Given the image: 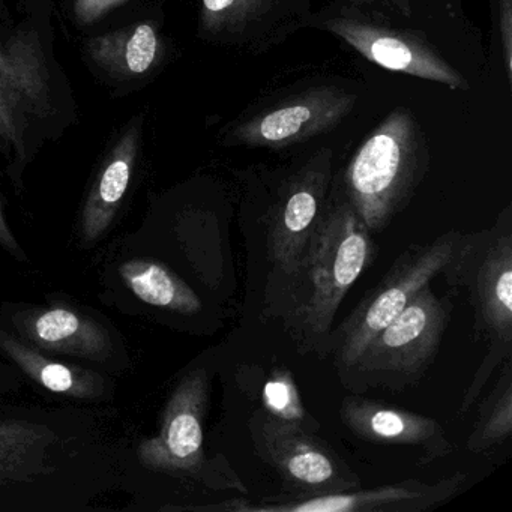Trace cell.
I'll return each instance as SVG.
<instances>
[{
  "label": "cell",
  "instance_id": "cell-1",
  "mask_svg": "<svg viewBox=\"0 0 512 512\" xmlns=\"http://www.w3.org/2000/svg\"><path fill=\"white\" fill-rule=\"evenodd\" d=\"M374 254L373 233L335 193L326 200L295 271L266 286V313L281 320L301 355L325 359L341 302Z\"/></svg>",
  "mask_w": 512,
  "mask_h": 512
},
{
  "label": "cell",
  "instance_id": "cell-2",
  "mask_svg": "<svg viewBox=\"0 0 512 512\" xmlns=\"http://www.w3.org/2000/svg\"><path fill=\"white\" fill-rule=\"evenodd\" d=\"M427 170L424 133L409 110L397 109L356 152L337 194L379 233L406 208Z\"/></svg>",
  "mask_w": 512,
  "mask_h": 512
},
{
  "label": "cell",
  "instance_id": "cell-3",
  "mask_svg": "<svg viewBox=\"0 0 512 512\" xmlns=\"http://www.w3.org/2000/svg\"><path fill=\"white\" fill-rule=\"evenodd\" d=\"M452 308L449 298L437 296L430 284L422 287L338 376L344 388L362 394L368 389L401 392L416 385L439 353Z\"/></svg>",
  "mask_w": 512,
  "mask_h": 512
},
{
  "label": "cell",
  "instance_id": "cell-4",
  "mask_svg": "<svg viewBox=\"0 0 512 512\" xmlns=\"http://www.w3.org/2000/svg\"><path fill=\"white\" fill-rule=\"evenodd\" d=\"M460 232L449 230L424 244L407 247L376 287L332 328L325 359L331 361L338 376L346 373L367 344L388 326L422 287L442 275L457 247Z\"/></svg>",
  "mask_w": 512,
  "mask_h": 512
},
{
  "label": "cell",
  "instance_id": "cell-5",
  "mask_svg": "<svg viewBox=\"0 0 512 512\" xmlns=\"http://www.w3.org/2000/svg\"><path fill=\"white\" fill-rule=\"evenodd\" d=\"M446 283L461 287L473 310L475 340L512 347V224L506 208L490 229L461 233L442 271Z\"/></svg>",
  "mask_w": 512,
  "mask_h": 512
},
{
  "label": "cell",
  "instance_id": "cell-6",
  "mask_svg": "<svg viewBox=\"0 0 512 512\" xmlns=\"http://www.w3.org/2000/svg\"><path fill=\"white\" fill-rule=\"evenodd\" d=\"M209 386L211 380L205 368L185 374L167 400L160 431L140 443L137 457L152 472L188 476L212 487H236L245 493L230 467L215 469L206 460L203 443Z\"/></svg>",
  "mask_w": 512,
  "mask_h": 512
},
{
  "label": "cell",
  "instance_id": "cell-7",
  "mask_svg": "<svg viewBox=\"0 0 512 512\" xmlns=\"http://www.w3.org/2000/svg\"><path fill=\"white\" fill-rule=\"evenodd\" d=\"M260 460L280 476L283 497H311L361 487L352 467L314 431L256 410L248 421Z\"/></svg>",
  "mask_w": 512,
  "mask_h": 512
},
{
  "label": "cell",
  "instance_id": "cell-8",
  "mask_svg": "<svg viewBox=\"0 0 512 512\" xmlns=\"http://www.w3.org/2000/svg\"><path fill=\"white\" fill-rule=\"evenodd\" d=\"M467 475L455 472L439 481L407 479L374 488H353L311 497H265L257 503L230 500L221 505L194 506V511L232 512H425L443 505L463 490Z\"/></svg>",
  "mask_w": 512,
  "mask_h": 512
},
{
  "label": "cell",
  "instance_id": "cell-9",
  "mask_svg": "<svg viewBox=\"0 0 512 512\" xmlns=\"http://www.w3.org/2000/svg\"><path fill=\"white\" fill-rule=\"evenodd\" d=\"M49 71L43 47L31 31L0 40V139L20 158L34 122L52 113Z\"/></svg>",
  "mask_w": 512,
  "mask_h": 512
},
{
  "label": "cell",
  "instance_id": "cell-10",
  "mask_svg": "<svg viewBox=\"0 0 512 512\" xmlns=\"http://www.w3.org/2000/svg\"><path fill=\"white\" fill-rule=\"evenodd\" d=\"M331 152H319L281 188L266 224L268 280L292 274L322 215L331 184Z\"/></svg>",
  "mask_w": 512,
  "mask_h": 512
},
{
  "label": "cell",
  "instance_id": "cell-11",
  "mask_svg": "<svg viewBox=\"0 0 512 512\" xmlns=\"http://www.w3.org/2000/svg\"><path fill=\"white\" fill-rule=\"evenodd\" d=\"M355 104L356 97L349 92L311 89L236 125L229 143L245 148H289L337 127Z\"/></svg>",
  "mask_w": 512,
  "mask_h": 512
},
{
  "label": "cell",
  "instance_id": "cell-12",
  "mask_svg": "<svg viewBox=\"0 0 512 512\" xmlns=\"http://www.w3.org/2000/svg\"><path fill=\"white\" fill-rule=\"evenodd\" d=\"M325 28L346 41L368 62L385 70L430 80L458 91L469 89L467 80L418 35L346 14L332 17Z\"/></svg>",
  "mask_w": 512,
  "mask_h": 512
},
{
  "label": "cell",
  "instance_id": "cell-13",
  "mask_svg": "<svg viewBox=\"0 0 512 512\" xmlns=\"http://www.w3.org/2000/svg\"><path fill=\"white\" fill-rule=\"evenodd\" d=\"M338 415L344 427L364 442L421 449V466L448 457L455 451L445 428L422 413L349 395L341 400Z\"/></svg>",
  "mask_w": 512,
  "mask_h": 512
},
{
  "label": "cell",
  "instance_id": "cell-14",
  "mask_svg": "<svg viewBox=\"0 0 512 512\" xmlns=\"http://www.w3.org/2000/svg\"><path fill=\"white\" fill-rule=\"evenodd\" d=\"M31 346L46 352L106 361L112 353L109 331L97 320L65 307L20 311L13 320Z\"/></svg>",
  "mask_w": 512,
  "mask_h": 512
},
{
  "label": "cell",
  "instance_id": "cell-15",
  "mask_svg": "<svg viewBox=\"0 0 512 512\" xmlns=\"http://www.w3.org/2000/svg\"><path fill=\"white\" fill-rule=\"evenodd\" d=\"M64 440L46 422L0 419V490L55 475Z\"/></svg>",
  "mask_w": 512,
  "mask_h": 512
},
{
  "label": "cell",
  "instance_id": "cell-16",
  "mask_svg": "<svg viewBox=\"0 0 512 512\" xmlns=\"http://www.w3.org/2000/svg\"><path fill=\"white\" fill-rule=\"evenodd\" d=\"M140 124L131 125L113 146L101 167L100 175L89 193L80 221L83 244L103 238L121 208L130 187L139 152Z\"/></svg>",
  "mask_w": 512,
  "mask_h": 512
},
{
  "label": "cell",
  "instance_id": "cell-17",
  "mask_svg": "<svg viewBox=\"0 0 512 512\" xmlns=\"http://www.w3.org/2000/svg\"><path fill=\"white\" fill-rule=\"evenodd\" d=\"M0 349L22 368L23 373L53 394L77 400H103L110 395L109 379L103 374L55 361L5 329H0Z\"/></svg>",
  "mask_w": 512,
  "mask_h": 512
},
{
  "label": "cell",
  "instance_id": "cell-18",
  "mask_svg": "<svg viewBox=\"0 0 512 512\" xmlns=\"http://www.w3.org/2000/svg\"><path fill=\"white\" fill-rule=\"evenodd\" d=\"M92 61L115 76H145L157 67L161 38L151 23H139L121 31L100 35L89 41Z\"/></svg>",
  "mask_w": 512,
  "mask_h": 512
},
{
  "label": "cell",
  "instance_id": "cell-19",
  "mask_svg": "<svg viewBox=\"0 0 512 512\" xmlns=\"http://www.w3.org/2000/svg\"><path fill=\"white\" fill-rule=\"evenodd\" d=\"M125 286L146 304L175 313L193 316L202 310L194 290L163 263L133 259L119 268Z\"/></svg>",
  "mask_w": 512,
  "mask_h": 512
},
{
  "label": "cell",
  "instance_id": "cell-20",
  "mask_svg": "<svg viewBox=\"0 0 512 512\" xmlns=\"http://www.w3.org/2000/svg\"><path fill=\"white\" fill-rule=\"evenodd\" d=\"M512 434V364L511 358L500 365L491 391L478 407L475 424L467 436V449L484 454L509 440Z\"/></svg>",
  "mask_w": 512,
  "mask_h": 512
},
{
  "label": "cell",
  "instance_id": "cell-21",
  "mask_svg": "<svg viewBox=\"0 0 512 512\" xmlns=\"http://www.w3.org/2000/svg\"><path fill=\"white\" fill-rule=\"evenodd\" d=\"M281 0H202L200 26L212 38H248L271 17Z\"/></svg>",
  "mask_w": 512,
  "mask_h": 512
},
{
  "label": "cell",
  "instance_id": "cell-22",
  "mask_svg": "<svg viewBox=\"0 0 512 512\" xmlns=\"http://www.w3.org/2000/svg\"><path fill=\"white\" fill-rule=\"evenodd\" d=\"M260 401L265 412L281 421L301 425L314 433L319 430L320 424L305 409L295 377L289 368L275 367L271 371L260 392Z\"/></svg>",
  "mask_w": 512,
  "mask_h": 512
},
{
  "label": "cell",
  "instance_id": "cell-23",
  "mask_svg": "<svg viewBox=\"0 0 512 512\" xmlns=\"http://www.w3.org/2000/svg\"><path fill=\"white\" fill-rule=\"evenodd\" d=\"M511 355L512 347L488 346L487 355L482 359L481 365H479L478 371L473 376L472 383H470L466 395H464L463 401H461L458 415L466 413L473 406V403L478 400L479 395L484 391L485 385H487L490 377L493 376L494 371L500 368V365L506 359L511 358Z\"/></svg>",
  "mask_w": 512,
  "mask_h": 512
},
{
  "label": "cell",
  "instance_id": "cell-24",
  "mask_svg": "<svg viewBox=\"0 0 512 512\" xmlns=\"http://www.w3.org/2000/svg\"><path fill=\"white\" fill-rule=\"evenodd\" d=\"M128 0H74V16L82 25H92Z\"/></svg>",
  "mask_w": 512,
  "mask_h": 512
},
{
  "label": "cell",
  "instance_id": "cell-25",
  "mask_svg": "<svg viewBox=\"0 0 512 512\" xmlns=\"http://www.w3.org/2000/svg\"><path fill=\"white\" fill-rule=\"evenodd\" d=\"M500 44L503 49L506 73H512V0H500Z\"/></svg>",
  "mask_w": 512,
  "mask_h": 512
},
{
  "label": "cell",
  "instance_id": "cell-26",
  "mask_svg": "<svg viewBox=\"0 0 512 512\" xmlns=\"http://www.w3.org/2000/svg\"><path fill=\"white\" fill-rule=\"evenodd\" d=\"M0 247L7 250L8 253L13 254L17 259L25 260L26 254L23 253L22 247L17 242L16 236H14L13 230L8 226L7 217H5L4 206L0 202Z\"/></svg>",
  "mask_w": 512,
  "mask_h": 512
},
{
  "label": "cell",
  "instance_id": "cell-27",
  "mask_svg": "<svg viewBox=\"0 0 512 512\" xmlns=\"http://www.w3.org/2000/svg\"><path fill=\"white\" fill-rule=\"evenodd\" d=\"M356 2L383 5V7L398 11V13L403 14V16H412V5H410V0H356Z\"/></svg>",
  "mask_w": 512,
  "mask_h": 512
}]
</instances>
